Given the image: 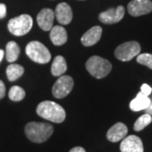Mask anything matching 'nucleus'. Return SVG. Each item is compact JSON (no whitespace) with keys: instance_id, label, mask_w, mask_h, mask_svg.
<instances>
[{"instance_id":"obj_26","label":"nucleus","mask_w":152,"mask_h":152,"mask_svg":"<svg viewBox=\"0 0 152 152\" xmlns=\"http://www.w3.org/2000/svg\"><path fill=\"white\" fill-rule=\"evenodd\" d=\"M69 152H86V150L81 146H76L71 149Z\"/></svg>"},{"instance_id":"obj_10","label":"nucleus","mask_w":152,"mask_h":152,"mask_svg":"<svg viewBox=\"0 0 152 152\" xmlns=\"http://www.w3.org/2000/svg\"><path fill=\"white\" fill-rule=\"evenodd\" d=\"M121 152H144L141 139L136 135L125 137L120 145Z\"/></svg>"},{"instance_id":"obj_23","label":"nucleus","mask_w":152,"mask_h":152,"mask_svg":"<svg viewBox=\"0 0 152 152\" xmlns=\"http://www.w3.org/2000/svg\"><path fill=\"white\" fill-rule=\"evenodd\" d=\"M152 91V89L151 87L149 85H147V84H144V85H142L141 86V91L140 92H142L144 95H145V96H149L151 93Z\"/></svg>"},{"instance_id":"obj_12","label":"nucleus","mask_w":152,"mask_h":152,"mask_svg":"<svg viewBox=\"0 0 152 152\" xmlns=\"http://www.w3.org/2000/svg\"><path fill=\"white\" fill-rule=\"evenodd\" d=\"M57 20L62 25H69L73 19V12L70 6L66 3L58 4L54 12Z\"/></svg>"},{"instance_id":"obj_13","label":"nucleus","mask_w":152,"mask_h":152,"mask_svg":"<svg viewBox=\"0 0 152 152\" xmlns=\"http://www.w3.org/2000/svg\"><path fill=\"white\" fill-rule=\"evenodd\" d=\"M128 134V128L123 123H117L109 129L107 133V138L109 141L118 142L124 140Z\"/></svg>"},{"instance_id":"obj_19","label":"nucleus","mask_w":152,"mask_h":152,"mask_svg":"<svg viewBox=\"0 0 152 152\" xmlns=\"http://www.w3.org/2000/svg\"><path fill=\"white\" fill-rule=\"evenodd\" d=\"M24 71H25L24 67H22L20 64H13L8 66L6 69V74L10 81H15L18 80L20 76H22V75L24 74Z\"/></svg>"},{"instance_id":"obj_3","label":"nucleus","mask_w":152,"mask_h":152,"mask_svg":"<svg viewBox=\"0 0 152 152\" xmlns=\"http://www.w3.org/2000/svg\"><path fill=\"white\" fill-rule=\"evenodd\" d=\"M87 71L96 79H102L112 71V64L108 60L99 56H93L86 64Z\"/></svg>"},{"instance_id":"obj_1","label":"nucleus","mask_w":152,"mask_h":152,"mask_svg":"<svg viewBox=\"0 0 152 152\" xmlns=\"http://www.w3.org/2000/svg\"><path fill=\"white\" fill-rule=\"evenodd\" d=\"M37 113L44 119L53 123H63L66 118L65 110L59 104L52 101H44L37 107Z\"/></svg>"},{"instance_id":"obj_21","label":"nucleus","mask_w":152,"mask_h":152,"mask_svg":"<svg viewBox=\"0 0 152 152\" xmlns=\"http://www.w3.org/2000/svg\"><path fill=\"white\" fill-rule=\"evenodd\" d=\"M26 96V91L24 89L20 86H12L9 91V97L14 102H20Z\"/></svg>"},{"instance_id":"obj_15","label":"nucleus","mask_w":152,"mask_h":152,"mask_svg":"<svg viewBox=\"0 0 152 152\" xmlns=\"http://www.w3.org/2000/svg\"><path fill=\"white\" fill-rule=\"evenodd\" d=\"M50 31H51L50 39L55 46H61L66 43L68 40V35L66 30L63 26H56L52 28Z\"/></svg>"},{"instance_id":"obj_11","label":"nucleus","mask_w":152,"mask_h":152,"mask_svg":"<svg viewBox=\"0 0 152 152\" xmlns=\"http://www.w3.org/2000/svg\"><path fill=\"white\" fill-rule=\"evenodd\" d=\"M54 12L51 9H43L39 12L37 17L38 26L45 31H50L53 28L54 20Z\"/></svg>"},{"instance_id":"obj_7","label":"nucleus","mask_w":152,"mask_h":152,"mask_svg":"<svg viewBox=\"0 0 152 152\" xmlns=\"http://www.w3.org/2000/svg\"><path fill=\"white\" fill-rule=\"evenodd\" d=\"M73 87L74 80L70 76H60L53 86V95L58 99L64 98L71 92Z\"/></svg>"},{"instance_id":"obj_29","label":"nucleus","mask_w":152,"mask_h":152,"mask_svg":"<svg viewBox=\"0 0 152 152\" xmlns=\"http://www.w3.org/2000/svg\"><path fill=\"white\" fill-rule=\"evenodd\" d=\"M80 1H83V0H80Z\"/></svg>"},{"instance_id":"obj_9","label":"nucleus","mask_w":152,"mask_h":152,"mask_svg":"<svg viewBox=\"0 0 152 152\" xmlns=\"http://www.w3.org/2000/svg\"><path fill=\"white\" fill-rule=\"evenodd\" d=\"M124 7L118 6L115 9H110L108 10L102 12L98 18L100 21L104 24H116L124 18Z\"/></svg>"},{"instance_id":"obj_2","label":"nucleus","mask_w":152,"mask_h":152,"mask_svg":"<svg viewBox=\"0 0 152 152\" xmlns=\"http://www.w3.org/2000/svg\"><path fill=\"white\" fill-rule=\"evenodd\" d=\"M26 135L34 143H43L47 141L53 133V127L46 123L31 122L25 127Z\"/></svg>"},{"instance_id":"obj_8","label":"nucleus","mask_w":152,"mask_h":152,"mask_svg":"<svg viewBox=\"0 0 152 152\" xmlns=\"http://www.w3.org/2000/svg\"><path fill=\"white\" fill-rule=\"evenodd\" d=\"M152 11L151 0H133L128 4V12L134 17L147 15Z\"/></svg>"},{"instance_id":"obj_16","label":"nucleus","mask_w":152,"mask_h":152,"mask_svg":"<svg viewBox=\"0 0 152 152\" xmlns=\"http://www.w3.org/2000/svg\"><path fill=\"white\" fill-rule=\"evenodd\" d=\"M151 99L147 96L144 95L142 92L137 94L136 97L131 101L129 104V107L134 112H139L142 110H145L151 104Z\"/></svg>"},{"instance_id":"obj_17","label":"nucleus","mask_w":152,"mask_h":152,"mask_svg":"<svg viewBox=\"0 0 152 152\" xmlns=\"http://www.w3.org/2000/svg\"><path fill=\"white\" fill-rule=\"evenodd\" d=\"M67 70V64L63 56H57L51 67L52 75L56 77L62 76Z\"/></svg>"},{"instance_id":"obj_24","label":"nucleus","mask_w":152,"mask_h":152,"mask_svg":"<svg viewBox=\"0 0 152 152\" xmlns=\"http://www.w3.org/2000/svg\"><path fill=\"white\" fill-rule=\"evenodd\" d=\"M5 92L6 89L4 83L2 80H0V99H2V98H4L5 96Z\"/></svg>"},{"instance_id":"obj_22","label":"nucleus","mask_w":152,"mask_h":152,"mask_svg":"<svg viewBox=\"0 0 152 152\" xmlns=\"http://www.w3.org/2000/svg\"><path fill=\"white\" fill-rule=\"evenodd\" d=\"M137 62L142 65L147 66L149 69H152V54L150 53H142L137 57Z\"/></svg>"},{"instance_id":"obj_27","label":"nucleus","mask_w":152,"mask_h":152,"mask_svg":"<svg viewBox=\"0 0 152 152\" xmlns=\"http://www.w3.org/2000/svg\"><path fill=\"white\" fill-rule=\"evenodd\" d=\"M145 112H146L145 113L150 114L151 116H152V101L151 102V104L149 105V107L145 109Z\"/></svg>"},{"instance_id":"obj_28","label":"nucleus","mask_w":152,"mask_h":152,"mask_svg":"<svg viewBox=\"0 0 152 152\" xmlns=\"http://www.w3.org/2000/svg\"><path fill=\"white\" fill-rule=\"evenodd\" d=\"M4 52L3 50H0V62L4 58Z\"/></svg>"},{"instance_id":"obj_25","label":"nucleus","mask_w":152,"mask_h":152,"mask_svg":"<svg viewBox=\"0 0 152 152\" xmlns=\"http://www.w3.org/2000/svg\"><path fill=\"white\" fill-rule=\"evenodd\" d=\"M6 5L0 3V19H3L6 16Z\"/></svg>"},{"instance_id":"obj_5","label":"nucleus","mask_w":152,"mask_h":152,"mask_svg":"<svg viewBox=\"0 0 152 152\" xmlns=\"http://www.w3.org/2000/svg\"><path fill=\"white\" fill-rule=\"evenodd\" d=\"M33 20L28 15H21L11 19L8 24V29L13 35L21 37L27 34L32 28Z\"/></svg>"},{"instance_id":"obj_20","label":"nucleus","mask_w":152,"mask_h":152,"mask_svg":"<svg viewBox=\"0 0 152 152\" xmlns=\"http://www.w3.org/2000/svg\"><path fill=\"white\" fill-rule=\"evenodd\" d=\"M152 122V118L150 114H144L136 120L135 124L134 125V129L137 132L143 130L145 127L150 124Z\"/></svg>"},{"instance_id":"obj_14","label":"nucleus","mask_w":152,"mask_h":152,"mask_svg":"<svg viewBox=\"0 0 152 152\" xmlns=\"http://www.w3.org/2000/svg\"><path fill=\"white\" fill-rule=\"evenodd\" d=\"M102 29L101 26H94L87 31L81 37V42L85 47H91L97 43L102 37Z\"/></svg>"},{"instance_id":"obj_4","label":"nucleus","mask_w":152,"mask_h":152,"mask_svg":"<svg viewBox=\"0 0 152 152\" xmlns=\"http://www.w3.org/2000/svg\"><path fill=\"white\" fill-rule=\"evenodd\" d=\"M26 53L31 59L37 64H48L51 60V53L48 49L37 41L29 42L26 48Z\"/></svg>"},{"instance_id":"obj_18","label":"nucleus","mask_w":152,"mask_h":152,"mask_svg":"<svg viewBox=\"0 0 152 152\" xmlns=\"http://www.w3.org/2000/svg\"><path fill=\"white\" fill-rule=\"evenodd\" d=\"M20 53V48L15 42H10L6 46V59L10 63L16 61Z\"/></svg>"},{"instance_id":"obj_6","label":"nucleus","mask_w":152,"mask_h":152,"mask_svg":"<svg viewBox=\"0 0 152 152\" xmlns=\"http://www.w3.org/2000/svg\"><path fill=\"white\" fill-rule=\"evenodd\" d=\"M140 45L137 42H128L121 44L115 50V56L120 61L127 62L133 59L140 53Z\"/></svg>"}]
</instances>
